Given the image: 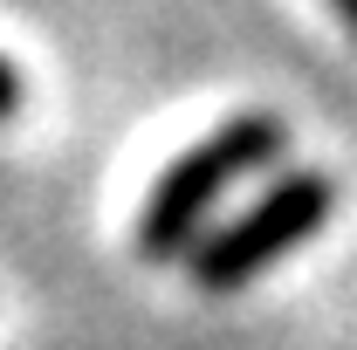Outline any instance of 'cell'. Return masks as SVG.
Segmentation results:
<instances>
[{
    "mask_svg": "<svg viewBox=\"0 0 357 350\" xmlns=\"http://www.w3.org/2000/svg\"><path fill=\"white\" fill-rule=\"evenodd\" d=\"M282 151H289V124L275 110L227 117L220 131H206L192 151H178L172 165L158 172L151 199L137 206V241H131L137 261H185L206 241V220L227 199V185L268 172Z\"/></svg>",
    "mask_w": 357,
    "mask_h": 350,
    "instance_id": "cell-1",
    "label": "cell"
},
{
    "mask_svg": "<svg viewBox=\"0 0 357 350\" xmlns=\"http://www.w3.org/2000/svg\"><path fill=\"white\" fill-rule=\"evenodd\" d=\"M337 206V178L330 172H289L275 178L248 213H234L227 227H213L192 254H185V275L199 296H234L248 282H261L275 261H289L303 241L323 234V220Z\"/></svg>",
    "mask_w": 357,
    "mask_h": 350,
    "instance_id": "cell-2",
    "label": "cell"
},
{
    "mask_svg": "<svg viewBox=\"0 0 357 350\" xmlns=\"http://www.w3.org/2000/svg\"><path fill=\"white\" fill-rule=\"evenodd\" d=\"M14 110H21V69H14V62L0 55V124H7Z\"/></svg>",
    "mask_w": 357,
    "mask_h": 350,
    "instance_id": "cell-3",
    "label": "cell"
},
{
    "mask_svg": "<svg viewBox=\"0 0 357 350\" xmlns=\"http://www.w3.org/2000/svg\"><path fill=\"white\" fill-rule=\"evenodd\" d=\"M330 7H337V21H344V28L357 35V0H330Z\"/></svg>",
    "mask_w": 357,
    "mask_h": 350,
    "instance_id": "cell-4",
    "label": "cell"
}]
</instances>
